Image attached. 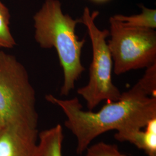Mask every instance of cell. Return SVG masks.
I'll return each instance as SVG.
<instances>
[{
	"instance_id": "obj_8",
	"label": "cell",
	"mask_w": 156,
	"mask_h": 156,
	"mask_svg": "<svg viewBox=\"0 0 156 156\" xmlns=\"http://www.w3.org/2000/svg\"><path fill=\"white\" fill-rule=\"evenodd\" d=\"M63 129L60 124L38 134L35 156H62Z\"/></svg>"
},
{
	"instance_id": "obj_5",
	"label": "cell",
	"mask_w": 156,
	"mask_h": 156,
	"mask_svg": "<svg viewBox=\"0 0 156 156\" xmlns=\"http://www.w3.org/2000/svg\"><path fill=\"white\" fill-rule=\"evenodd\" d=\"M111 39L107 43L113 62V72L119 75L131 70L147 68L156 63L154 30L126 26L111 16Z\"/></svg>"
},
{
	"instance_id": "obj_14",
	"label": "cell",
	"mask_w": 156,
	"mask_h": 156,
	"mask_svg": "<svg viewBox=\"0 0 156 156\" xmlns=\"http://www.w3.org/2000/svg\"><path fill=\"white\" fill-rule=\"evenodd\" d=\"M120 156H126V155H125V154H122H122H121V155H120Z\"/></svg>"
},
{
	"instance_id": "obj_7",
	"label": "cell",
	"mask_w": 156,
	"mask_h": 156,
	"mask_svg": "<svg viewBox=\"0 0 156 156\" xmlns=\"http://www.w3.org/2000/svg\"><path fill=\"white\" fill-rule=\"evenodd\" d=\"M115 138L120 142L133 144L148 156H156V117L151 119L143 128L116 133Z\"/></svg>"
},
{
	"instance_id": "obj_12",
	"label": "cell",
	"mask_w": 156,
	"mask_h": 156,
	"mask_svg": "<svg viewBox=\"0 0 156 156\" xmlns=\"http://www.w3.org/2000/svg\"><path fill=\"white\" fill-rule=\"evenodd\" d=\"M138 82L149 94L156 97V63L146 68L144 75Z\"/></svg>"
},
{
	"instance_id": "obj_10",
	"label": "cell",
	"mask_w": 156,
	"mask_h": 156,
	"mask_svg": "<svg viewBox=\"0 0 156 156\" xmlns=\"http://www.w3.org/2000/svg\"><path fill=\"white\" fill-rule=\"evenodd\" d=\"M10 17L8 9L0 0V48L11 49L16 45L9 28Z\"/></svg>"
},
{
	"instance_id": "obj_3",
	"label": "cell",
	"mask_w": 156,
	"mask_h": 156,
	"mask_svg": "<svg viewBox=\"0 0 156 156\" xmlns=\"http://www.w3.org/2000/svg\"><path fill=\"white\" fill-rule=\"evenodd\" d=\"M0 124L38 127L35 91L25 67L15 56L0 51Z\"/></svg>"
},
{
	"instance_id": "obj_2",
	"label": "cell",
	"mask_w": 156,
	"mask_h": 156,
	"mask_svg": "<svg viewBox=\"0 0 156 156\" xmlns=\"http://www.w3.org/2000/svg\"><path fill=\"white\" fill-rule=\"evenodd\" d=\"M33 19L37 42L41 48H55L57 53L64 73L60 94L67 96L86 71L81 62L86 39H79L76 34V27L80 23V19H74L64 14L59 0H45Z\"/></svg>"
},
{
	"instance_id": "obj_1",
	"label": "cell",
	"mask_w": 156,
	"mask_h": 156,
	"mask_svg": "<svg viewBox=\"0 0 156 156\" xmlns=\"http://www.w3.org/2000/svg\"><path fill=\"white\" fill-rule=\"evenodd\" d=\"M45 98L59 106L65 114V126L76 138L78 154L86 151L101 134L111 130L122 133L141 129L156 117V97L149 94L138 82L122 93L118 100L106 102L97 112L84 111L77 97L61 100L48 94Z\"/></svg>"
},
{
	"instance_id": "obj_4",
	"label": "cell",
	"mask_w": 156,
	"mask_h": 156,
	"mask_svg": "<svg viewBox=\"0 0 156 156\" xmlns=\"http://www.w3.org/2000/svg\"><path fill=\"white\" fill-rule=\"evenodd\" d=\"M99 14V11L90 12L89 8L85 7L80 18V23L86 27L91 42L93 58L90 66L89 82L78 89L77 93L86 101L89 111H93L102 101L118 100L122 95L112 79L113 62L106 41L109 37V31L100 30L95 23Z\"/></svg>"
},
{
	"instance_id": "obj_6",
	"label": "cell",
	"mask_w": 156,
	"mask_h": 156,
	"mask_svg": "<svg viewBox=\"0 0 156 156\" xmlns=\"http://www.w3.org/2000/svg\"><path fill=\"white\" fill-rule=\"evenodd\" d=\"M38 127L10 124L0 129V156H35Z\"/></svg>"
},
{
	"instance_id": "obj_11",
	"label": "cell",
	"mask_w": 156,
	"mask_h": 156,
	"mask_svg": "<svg viewBox=\"0 0 156 156\" xmlns=\"http://www.w3.org/2000/svg\"><path fill=\"white\" fill-rule=\"evenodd\" d=\"M86 156H120L121 153L117 146L101 142L86 149Z\"/></svg>"
},
{
	"instance_id": "obj_15",
	"label": "cell",
	"mask_w": 156,
	"mask_h": 156,
	"mask_svg": "<svg viewBox=\"0 0 156 156\" xmlns=\"http://www.w3.org/2000/svg\"><path fill=\"white\" fill-rule=\"evenodd\" d=\"M1 124H0V129H1Z\"/></svg>"
},
{
	"instance_id": "obj_9",
	"label": "cell",
	"mask_w": 156,
	"mask_h": 156,
	"mask_svg": "<svg viewBox=\"0 0 156 156\" xmlns=\"http://www.w3.org/2000/svg\"><path fill=\"white\" fill-rule=\"evenodd\" d=\"M140 7L142 12L140 14L131 16L115 15L113 17L122 22L126 26L154 30L156 28V9L144 5H140Z\"/></svg>"
},
{
	"instance_id": "obj_13",
	"label": "cell",
	"mask_w": 156,
	"mask_h": 156,
	"mask_svg": "<svg viewBox=\"0 0 156 156\" xmlns=\"http://www.w3.org/2000/svg\"><path fill=\"white\" fill-rule=\"evenodd\" d=\"M91 1L97 3H104V2H106L107 1H109V0H91Z\"/></svg>"
}]
</instances>
